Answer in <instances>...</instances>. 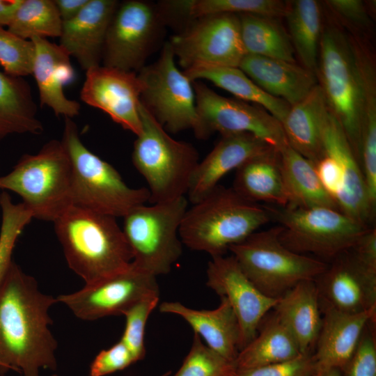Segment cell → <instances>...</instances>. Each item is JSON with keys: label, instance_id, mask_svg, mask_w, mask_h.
I'll use <instances>...</instances> for the list:
<instances>
[{"label": "cell", "instance_id": "obj_1", "mask_svg": "<svg viewBox=\"0 0 376 376\" xmlns=\"http://www.w3.org/2000/svg\"><path fill=\"white\" fill-rule=\"evenodd\" d=\"M55 303L13 260L0 284V376L9 370L40 376L42 368L56 369L58 344L49 314Z\"/></svg>", "mask_w": 376, "mask_h": 376}, {"label": "cell", "instance_id": "obj_2", "mask_svg": "<svg viewBox=\"0 0 376 376\" xmlns=\"http://www.w3.org/2000/svg\"><path fill=\"white\" fill-rule=\"evenodd\" d=\"M116 218L70 206L54 221L68 267L92 283L127 268L131 248Z\"/></svg>", "mask_w": 376, "mask_h": 376}, {"label": "cell", "instance_id": "obj_3", "mask_svg": "<svg viewBox=\"0 0 376 376\" xmlns=\"http://www.w3.org/2000/svg\"><path fill=\"white\" fill-rule=\"evenodd\" d=\"M271 221L263 206L239 194L233 187L218 185L186 210L179 235L183 244L212 258L224 256Z\"/></svg>", "mask_w": 376, "mask_h": 376}, {"label": "cell", "instance_id": "obj_4", "mask_svg": "<svg viewBox=\"0 0 376 376\" xmlns=\"http://www.w3.org/2000/svg\"><path fill=\"white\" fill-rule=\"evenodd\" d=\"M316 77L329 112L342 127L360 164L363 83L350 35L333 20L323 26Z\"/></svg>", "mask_w": 376, "mask_h": 376}, {"label": "cell", "instance_id": "obj_5", "mask_svg": "<svg viewBox=\"0 0 376 376\" xmlns=\"http://www.w3.org/2000/svg\"><path fill=\"white\" fill-rule=\"evenodd\" d=\"M141 132L134 143L132 160L145 178L150 204L185 196L199 162L189 143L173 139L141 102Z\"/></svg>", "mask_w": 376, "mask_h": 376}, {"label": "cell", "instance_id": "obj_6", "mask_svg": "<svg viewBox=\"0 0 376 376\" xmlns=\"http://www.w3.org/2000/svg\"><path fill=\"white\" fill-rule=\"evenodd\" d=\"M61 142L71 162L72 205L116 218L149 201L148 188L129 187L113 166L84 145L71 118H65Z\"/></svg>", "mask_w": 376, "mask_h": 376}, {"label": "cell", "instance_id": "obj_7", "mask_svg": "<svg viewBox=\"0 0 376 376\" xmlns=\"http://www.w3.org/2000/svg\"><path fill=\"white\" fill-rule=\"evenodd\" d=\"M0 189L19 195L33 218L56 220L72 205L71 162L61 141L52 140L38 153L24 155L0 176Z\"/></svg>", "mask_w": 376, "mask_h": 376}, {"label": "cell", "instance_id": "obj_8", "mask_svg": "<svg viewBox=\"0 0 376 376\" xmlns=\"http://www.w3.org/2000/svg\"><path fill=\"white\" fill-rule=\"evenodd\" d=\"M281 227L256 231L228 250L249 280L266 296L279 299L297 283L315 280L328 263L295 253L279 240Z\"/></svg>", "mask_w": 376, "mask_h": 376}, {"label": "cell", "instance_id": "obj_9", "mask_svg": "<svg viewBox=\"0 0 376 376\" xmlns=\"http://www.w3.org/2000/svg\"><path fill=\"white\" fill-rule=\"evenodd\" d=\"M263 206L271 221L281 227L279 237L285 246L324 262L329 263L349 250L369 228L334 208Z\"/></svg>", "mask_w": 376, "mask_h": 376}, {"label": "cell", "instance_id": "obj_10", "mask_svg": "<svg viewBox=\"0 0 376 376\" xmlns=\"http://www.w3.org/2000/svg\"><path fill=\"white\" fill-rule=\"evenodd\" d=\"M187 205V199L183 196L139 205L123 217V230L135 267L154 276L171 271L182 253L179 230Z\"/></svg>", "mask_w": 376, "mask_h": 376}, {"label": "cell", "instance_id": "obj_11", "mask_svg": "<svg viewBox=\"0 0 376 376\" xmlns=\"http://www.w3.org/2000/svg\"><path fill=\"white\" fill-rule=\"evenodd\" d=\"M175 58L167 41L158 59L139 72L141 102L166 132L175 134L191 130L197 138L206 139L193 83L177 68Z\"/></svg>", "mask_w": 376, "mask_h": 376}, {"label": "cell", "instance_id": "obj_12", "mask_svg": "<svg viewBox=\"0 0 376 376\" xmlns=\"http://www.w3.org/2000/svg\"><path fill=\"white\" fill-rule=\"evenodd\" d=\"M167 24L159 3L130 0L118 5L107 30L103 66L139 72L162 39Z\"/></svg>", "mask_w": 376, "mask_h": 376}, {"label": "cell", "instance_id": "obj_13", "mask_svg": "<svg viewBox=\"0 0 376 376\" xmlns=\"http://www.w3.org/2000/svg\"><path fill=\"white\" fill-rule=\"evenodd\" d=\"M169 42L184 70L201 66L239 68L246 54L235 14L193 19Z\"/></svg>", "mask_w": 376, "mask_h": 376}, {"label": "cell", "instance_id": "obj_14", "mask_svg": "<svg viewBox=\"0 0 376 376\" xmlns=\"http://www.w3.org/2000/svg\"><path fill=\"white\" fill-rule=\"evenodd\" d=\"M197 112L205 134L249 133L279 150L288 143L281 123L260 106L221 96L201 81H193Z\"/></svg>", "mask_w": 376, "mask_h": 376}, {"label": "cell", "instance_id": "obj_15", "mask_svg": "<svg viewBox=\"0 0 376 376\" xmlns=\"http://www.w3.org/2000/svg\"><path fill=\"white\" fill-rule=\"evenodd\" d=\"M153 294H159L156 276L139 269L132 263L123 271L56 298L77 318L91 321L123 315L134 304Z\"/></svg>", "mask_w": 376, "mask_h": 376}, {"label": "cell", "instance_id": "obj_16", "mask_svg": "<svg viewBox=\"0 0 376 376\" xmlns=\"http://www.w3.org/2000/svg\"><path fill=\"white\" fill-rule=\"evenodd\" d=\"M206 272V285L228 300L236 315L240 351L254 338L262 320L273 310L279 299L269 297L259 290L233 256L212 258Z\"/></svg>", "mask_w": 376, "mask_h": 376}, {"label": "cell", "instance_id": "obj_17", "mask_svg": "<svg viewBox=\"0 0 376 376\" xmlns=\"http://www.w3.org/2000/svg\"><path fill=\"white\" fill-rule=\"evenodd\" d=\"M141 91L142 84L136 72L99 65L86 70L80 97L137 136L142 130Z\"/></svg>", "mask_w": 376, "mask_h": 376}, {"label": "cell", "instance_id": "obj_18", "mask_svg": "<svg viewBox=\"0 0 376 376\" xmlns=\"http://www.w3.org/2000/svg\"><path fill=\"white\" fill-rule=\"evenodd\" d=\"M314 281L320 309L353 315L376 308V276L359 265L349 250L330 261Z\"/></svg>", "mask_w": 376, "mask_h": 376}, {"label": "cell", "instance_id": "obj_19", "mask_svg": "<svg viewBox=\"0 0 376 376\" xmlns=\"http://www.w3.org/2000/svg\"><path fill=\"white\" fill-rule=\"evenodd\" d=\"M322 139L324 155L334 159L343 172V186L336 198L338 210L368 226L375 209L370 202L361 165L342 127L330 112L324 123Z\"/></svg>", "mask_w": 376, "mask_h": 376}, {"label": "cell", "instance_id": "obj_20", "mask_svg": "<svg viewBox=\"0 0 376 376\" xmlns=\"http://www.w3.org/2000/svg\"><path fill=\"white\" fill-rule=\"evenodd\" d=\"M274 150L249 133L222 135L210 152L196 166L187 194L188 199L192 204L199 201L228 172L236 170L251 158Z\"/></svg>", "mask_w": 376, "mask_h": 376}, {"label": "cell", "instance_id": "obj_21", "mask_svg": "<svg viewBox=\"0 0 376 376\" xmlns=\"http://www.w3.org/2000/svg\"><path fill=\"white\" fill-rule=\"evenodd\" d=\"M118 6L115 0H89L75 17L63 22L59 45L86 71L100 65L107 30Z\"/></svg>", "mask_w": 376, "mask_h": 376}, {"label": "cell", "instance_id": "obj_22", "mask_svg": "<svg viewBox=\"0 0 376 376\" xmlns=\"http://www.w3.org/2000/svg\"><path fill=\"white\" fill-rule=\"evenodd\" d=\"M324 314L312 355L314 376L333 368H345L352 357L367 324L376 320V308L358 314H345L330 308Z\"/></svg>", "mask_w": 376, "mask_h": 376}, {"label": "cell", "instance_id": "obj_23", "mask_svg": "<svg viewBox=\"0 0 376 376\" xmlns=\"http://www.w3.org/2000/svg\"><path fill=\"white\" fill-rule=\"evenodd\" d=\"M35 58L32 75L37 84L41 105L55 115L71 118L79 113L78 102L68 99L63 91L65 84L74 77L70 55L60 45L46 38H33Z\"/></svg>", "mask_w": 376, "mask_h": 376}, {"label": "cell", "instance_id": "obj_24", "mask_svg": "<svg viewBox=\"0 0 376 376\" xmlns=\"http://www.w3.org/2000/svg\"><path fill=\"white\" fill-rule=\"evenodd\" d=\"M239 68L264 91L290 107L304 100L318 84L316 75L302 65L269 57L246 54Z\"/></svg>", "mask_w": 376, "mask_h": 376}, {"label": "cell", "instance_id": "obj_25", "mask_svg": "<svg viewBox=\"0 0 376 376\" xmlns=\"http://www.w3.org/2000/svg\"><path fill=\"white\" fill-rule=\"evenodd\" d=\"M220 299L213 310L193 309L178 301H164L159 308L162 313L180 316L207 346L235 364L240 351V326L228 300L224 297Z\"/></svg>", "mask_w": 376, "mask_h": 376}, {"label": "cell", "instance_id": "obj_26", "mask_svg": "<svg viewBox=\"0 0 376 376\" xmlns=\"http://www.w3.org/2000/svg\"><path fill=\"white\" fill-rule=\"evenodd\" d=\"M329 112L318 84L304 100L290 107L281 122L288 144L314 164L324 156L322 134Z\"/></svg>", "mask_w": 376, "mask_h": 376}, {"label": "cell", "instance_id": "obj_27", "mask_svg": "<svg viewBox=\"0 0 376 376\" xmlns=\"http://www.w3.org/2000/svg\"><path fill=\"white\" fill-rule=\"evenodd\" d=\"M272 311L292 334L301 353L309 354L322 320L315 281L297 283L279 299Z\"/></svg>", "mask_w": 376, "mask_h": 376}, {"label": "cell", "instance_id": "obj_28", "mask_svg": "<svg viewBox=\"0 0 376 376\" xmlns=\"http://www.w3.org/2000/svg\"><path fill=\"white\" fill-rule=\"evenodd\" d=\"M235 171L233 188L244 198L257 203L288 205L278 150L251 158Z\"/></svg>", "mask_w": 376, "mask_h": 376}, {"label": "cell", "instance_id": "obj_29", "mask_svg": "<svg viewBox=\"0 0 376 376\" xmlns=\"http://www.w3.org/2000/svg\"><path fill=\"white\" fill-rule=\"evenodd\" d=\"M279 155L288 205L338 210L336 201L321 185L313 162L295 150L288 143L279 150Z\"/></svg>", "mask_w": 376, "mask_h": 376}, {"label": "cell", "instance_id": "obj_30", "mask_svg": "<svg viewBox=\"0 0 376 376\" xmlns=\"http://www.w3.org/2000/svg\"><path fill=\"white\" fill-rule=\"evenodd\" d=\"M266 316L254 338L239 352L235 361V369L263 366L303 354L292 334L274 311L268 318Z\"/></svg>", "mask_w": 376, "mask_h": 376}, {"label": "cell", "instance_id": "obj_31", "mask_svg": "<svg viewBox=\"0 0 376 376\" xmlns=\"http://www.w3.org/2000/svg\"><path fill=\"white\" fill-rule=\"evenodd\" d=\"M183 72L191 82L207 80L240 100L256 104L281 123L290 109L291 107L286 102L264 91L239 68L201 66Z\"/></svg>", "mask_w": 376, "mask_h": 376}, {"label": "cell", "instance_id": "obj_32", "mask_svg": "<svg viewBox=\"0 0 376 376\" xmlns=\"http://www.w3.org/2000/svg\"><path fill=\"white\" fill-rule=\"evenodd\" d=\"M42 131L29 84L0 70V140L13 134Z\"/></svg>", "mask_w": 376, "mask_h": 376}, {"label": "cell", "instance_id": "obj_33", "mask_svg": "<svg viewBox=\"0 0 376 376\" xmlns=\"http://www.w3.org/2000/svg\"><path fill=\"white\" fill-rule=\"evenodd\" d=\"M284 17L295 54L301 65L316 75L323 29L320 3L315 0L288 1Z\"/></svg>", "mask_w": 376, "mask_h": 376}, {"label": "cell", "instance_id": "obj_34", "mask_svg": "<svg viewBox=\"0 0 376 376\" xmlns=\"http://www.w3.org/2000/svg\"><path fill=\"white\" fill-rule=\"evenodd\" d=\"M162 3L171 20L178 17L189 21L221 13L284 17L288 7V1L281 0H175Z\"/></svg>", "mask_w": 376, "mask_h": 376}, {"label": "cell", "instance_id": "obj_35", "mask_svg": "<svg viewBox=\"0 0 376 376\" xmlns=\"http://www.w3.org/2000/svg\"><path fill=\"white\" fill-rule=\"evenodd\" d=\"M238 15L246 54L296 63L289 35L278 18L251 14Z\"/></svg>", "mask_w": 376, "mask_h": 376}, {"label": "cell", "instance_id": "obj_36", "mask_svg": "<svg viewBox=\"0 0 376 376\" xmlns=\"http://www.w3.org/2000/svg\"><path fill=\"white\" fill-rule=\"evenodd\" d=\"M63 21L54 1L22 0L8 30L26 39L60 37Z\"/></svg>", "mask_w": 376, "mask_h": 376}, {"label": "cell", "instance_id": "obj_37", "mask_svg": "<svg viewBox=\"0 0 376 376\" xmlns=\"http://www.w3.org/2000/svg\"><path fill=\"white\" fill-rule=\"evenodd\" d=\"M1 221L0 227V284L13 263L17 240L33 216L23 203H15L6 191L0 194Z\"/></svg>", "mask_w": 376, "mask_h": 376}, {"label": "cell", "instance_id": "obj_38", "mask_svg": "<svg viewBox=\"0 0 376 376\" xmlns=\"http://www.w3.org/2000/svg\"><path fill=\"white\" fill-rule=\"evenodd\" d=\"M235 370L233 363L207 346L194 333L191 349L173 376H230Z\"/></svg>", "mask_w": 376, "mask_h": 376}, {"label": "cell", "instance_id": "obj_39", "mask_svg": "<svg viewBox=\"0 0 376 376\" xmlns=\"http://www.w3.org/2000/svg\"><path fill=\"white\" fill-rule=\"evenodd\" d=\"M35 46L0 26V64L4 72L15 77L32 74Z\"/></svg>", "mask_w": 376, "mask_h": 376}, {"label": "cell", "instance_id": "obj_40", "mask_svg": "<svg viewBox=\"0 0 376 376\" xmlns=\"http://www.w3.org/2000/svg\"><path fill=\"white\" fill-rule=\"evenodd\" d=\"M159 294L148 295L127 310L125 327L120 340L128 347L136 361L143 359L146 354L144 336L146 324L150 314L159 302Z\"/></svg>", "mask_w": 376, "mask_h": 376}, {"label": "cell", "instance_id": "obj_41", "mask_svg": "<svg viewBox=\"0 0 376 376\" xmlns=\"http://www.w3.org/2000/svg\"><path fill=\"white\" fill-rule=\"evenodd\" d=\"M332 18L350 33L363 38L372 31L373 23L366 3L361 0H327L324 1ZM364 39V38H363Z\"/></svg>", "mask_w": 376, "mask_h": 376}, {"label": "cell", "instance_id": "obj_42", "mask_svg": "<svg viewBox=\"0 0 376 376\" xmlns=\"http://www.w3.org/2000/svg\"><path fill=\"white\" fill-rule=\"evenodd\" d=\"M375 320L364 328L357 347L345 367L347 376H376Z\"/></svg>", "mask_w": 376, "mask_h": 376}, {"label": "cell", "instance_id": "obj_43", "mask_svg": "<svg viewBox=\"0 0 376 376\" xmlns=\"http://www.w3.org/2000/svg\"><path fill=\"white\" fill-rule=\"evenodd\" d=\"M313 375L312 355L301 354L299 357L263 366L237 370L230 376H311Z\"/></svg>", "mask_w": 376, "mask_h": 376}, {"label": "cell", "instance_id": "obj_44", "mask_svg": "<svg viewBox=\"0 0 376 376\" xmlns=\"http://www.w3.org/2000/svg\"><path fill=\"white\" fill-rule=\"evenodd\" d=\"M135 362L136 360L132 353L120 340L97 354L91 364L89 376H106L122 370Z\"/></svg>", "mask_w": 376, "mask_h": 376}, {"label": "cell", "instance_id": "obj_45", "mask_svg": "<svg viewBox=\"0 0 376 376\" xmlns=\"http://www.w3.org/2000/svg\"><path fill=\"white\" fill-rule=\"evenodd\" d=\"M368 274L376 276V228H369L349 249Z\"/></svg>", "mask_w": 376, "mask_h": 376}, {"label": "cell", "instance_id": "obj_46", "mask_svg": "<svg viewBox=\"0 0 376 376\" xmlns=\"http://www.w3.org/2000/svg\"><path fill=\"white\" fill-rule=\"evenodd\" d=\"M315 169L323 188L336 202L343 186V172L340 165L334 159L324 155L315 164Z\"/></svg>", "mask_w": 376, "mask_h": 376}, {"label": "cell", "instance_id": "obj_47", "mask_svg": "<svg viewBox=\"0 0 376 376\" xmlns=\"http://www.w3.org/2000/svg\"><path fill=\"white\" fill-rule=\"evenodd\" d=\"M89 0L54 1L63 22L75 17L86 6Z\"/></svg>", "mask_w": 376, "mask_h": 376}, {"label": "cell", "instance_id": "obj_48", "mask_svg": "<svg viewBox=\"0 0 376 376\" xmlns=\"http://www.w3.org/2000/svg\"><path fill=\"white\" fill-rule=\"evenodd\" d=\"M22 0H0V26H8Z\"/></svg>", "mask_w": 376, "mask_h": 376}, {"label": "cell", "instance_id": "obj_49", "mask_svg": "<svg viewBox=\"0 0 376 376\" xmlns=\"http://www.w3.org/2000/svg\"><path fill=\"white\" fill-rule=\"evenodd\" d=\"M321 376H340V369L333 368L327 370Z\"/></svg>", "mask_w": 376, "mask_h": 376}, {"label": "cell", "instance_id": "obj_50", "mask_svg": "<svg viewBox=\"0 0 376 376\" xmlns=\"http://www.w3.org/2000/svg\"><path fill=\"white\" fill-rule=\"evenodd\" d=\"M52 376H58V375H56V374H54V375H52Z\"/></svg>", "mask_w": 376, "mask_h": 376}, {"label": "cell", "instance_id": "obj_51", "mask_svg": "<svg viewBox=\"0 0 376 376\" xmlns=\"http://www.w3.org/2000/svg\"></svg>", "mask_w": 376, "mask_h": 376}]
</instances>
